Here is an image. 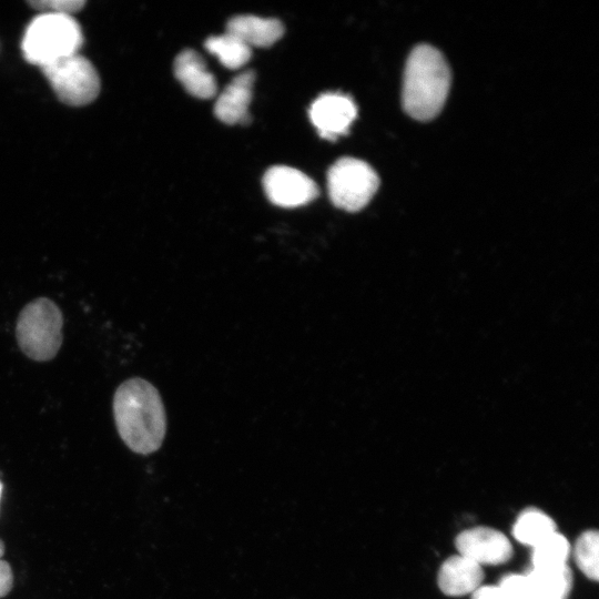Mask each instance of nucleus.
I'll return each instance as SVG.
<instances>
[{
	"label": "nucleus",
	"mask_w": 599,
	"mask_h": 599,
	"mask_svg": "<svg viewBox=\"0 0 599 599\" xmlns=\"http://www.w3.org/2000/svg\"><path fill=\"white\" fill-rule=\"evenodd\" d=\"M113 416L123 443L134 453L156 451L165 437V409L159 390L148 380H124L113 395Z\"/></svg>",
	"instance_id": "nucleus-1"
},
{
	"label": "nucleus",
	"mask_w": 599,
	"mask_h": 599,
	"mask_svg": "<svg viewBox=\"0 0 599 599\" xmlns=\"http://www.w3.org/2000/svg\"><path fill=\"white\" fill-rule=\"evenodd\" d=\"M450 87V71L443 54L420 44L409 54L404 73L403 105L414 119L426 121L443 109Z\"/></svg>",
	"instance_id": "nucleus-2"
},
{
	"label": "nucleus",
	"mask_w": 599,
	"mask_h": 599,
	"mask_svg": "<svg viewBox=\"0 0 599 599\" xmlns=\"http://www.w3.org/2000/svg\"><path fill=\"white\" fill-rule=\"evenodd\" d=\"M83 43L72 16L40 13L27 27L21 48L26 60L40 68L78 53Z\"/></svg>",
	"instance_id": "nucleus-3"
},
{
	"label": "nucleus",
	"mask_w": 599,
	"mask_h": 599,
	"mask_svg": "<svg viewBox=\"0 0 599 599\" xmlns=\"http://www.w3.org/2000/svg\"><path fill=\"white\" fill-rule=\"evenodd\" d=\"M62 328L63 314L59 306L47 297H39L21 309L16 337L27 357L48 362L55 357L62 345Z\"/></svg>",
	"instance_id": "nucleus-4"
},
{
	"label": "nucleus",
	"mask_w": 599,
	"mask_h": 599,
	"mask_svg": "<svg viewBox=\"0 0 599 599\" xmlns=\"http://www.w3.org/2000/svg\"><path fill=\"white\" fill-rule=\"evenodd\" d=\"M379 185L378 175L366 162L338 159L327 172V189L333 204L348 212L362 210Z\"/></svg>",
	"instance_id": "nucleus-5"
},
{
	"label": "nucleus",
	"mask_w": 599,
	"mask_h": 599,
	"mask_svg": "<svg viewBox=\"0 0 599 599\" xmlns=\"http://www.w3.org/2000/svg\"><path fill=\"white\" fill-rule=\"evenodd\" d=\"M57 97L69 105H85L100 92V78L93 64L79 53L41 68Z\"/></svg>",
	"instance_id": "nucleus-6"
},
{
	"label": "nucleus",
	"mask_w": 599,
	"mask_h": 599,
	"mask_svg": "<svg viewBox=\"0 0 599 599\" xmlns=\"http://www.w3.org/2000/svg\"><path fill=\"white\" fill-rule=\"evenodd\" d=\"M268 200L281 207H297L315 200L316 183L297 169L286 165L270 167L263 176Z\"/></svg>",
	"instance_id": "nucleus-7"
},
{
	"label": "nucleus",
	"mask_w": 599,
	"mask_h": 599,
	"mask_svg": "<svg viewBox=\"0 0 599 599\" xmlns=\"http://www.w3.org/2000/svg\"><path fill=\"white\" fill-rule=\"evenodd\" d=\"M458 554L483 567L501 565L512 556L509 539L499 530L490 527H474L461 531L455 541Z\"/></svg>",
	"instance_id": "nucleus-8"
},
{
	"label": "nucleus",
	"mask_w": 599,
	"mask_h": 599,
	"mask_svg": "<svg viewBox=\"0 0 599 599\" xmlns=\"http://www.w3.org/2000/svg\"><path fill=\"white\" fill-rule=\"evenodd\" d=\"M357 116L351 97L329 92L321 94L309 108V119L323 139L335 140L346 134Z\"/></svg>",
	"instance_id": "nucleus-9"
},
{
	"label": "nucleus",
	"mask_w": 599,
	"mask_h": 599,
	"mask_svg": "<svg viewBox=\"0 0 599 599\" xmlns=\"http://www.w3.org/2000/svg\"><path fill=\"white\" fill-rule=\"evenodd\" d=\"M255 73L246 70L238 73L219 94L214 104L215 116L226 124H247L251 120L248 105L253 95Z\"/></svg>",
	"instance_id": "nucleus-10"
},
{
	"label": "nucleus",
	"mask_w": 599,
	"mask_h": 599,
	"mask_svg": "<svg viewBox=\"0 0 599 599\" xmlns=\"http://www.w3.org/2000/svg\"><path fill=\"white\" fill-rule=\"evenodd\" d=\"M483 579V567L459 554L441 564L437 577L439 589L451 597L473 593L481 586Z\"/></svg>",
	"instance_id": "nucleus-11"
},
{
	"label": "nucleus",
	"mask_w": 599,
	"mask_h": 599,
	"mask_svg": "<svg viewBox=\"0 0 599 599\" xmlns=\"http://www.w3.org/2000/svg\"><path fill=\"white\" fill-rule=\"evenodd\" d=\"M174 75L185 90L200 99L216 94L215 78L207 70L203 58L192 49L181 51L174 60Z\"/></svg>",
	"instance_id": "nucleus-12"
},
{
	"label": "nucleus",
	"mask_w": 599,
	"mask_h": 599,
	"mask_svg": "<svg viewBox=\"0 0 599 599\" xmlns=\"http://www.w3.org/2000/svg\"><path fill=\"white\" fill-rule=\"evenodd\" d=\"M226 32L238 38L251 49L252 47L266 48L282 38L284 26L277 19L241 14L229 20Z\"/></svg>",
	"instance_id": "nucleus-13"
},
{
	"label": "nucleus",
	"mask_w": 599,
	"mask_h": 599,
	"mask_svg": "<svg viewBox=\"0 0 599 599\" xmlns=\"http://www.w3.org/2000/svg\"><path fill=\"white\" fill-rule=\"evenodd\" d=\"M534 599H567L572 587V572L568 565L530 568L525 573Z\"/></svg>",
	"instance_id": "nucleus-14"
},
{
	"label": "nucleus",
	"mask_w": 599,
	"mask_h": 599,
	"mask_svg": "<svg viewBox=\"0 0 599 599\" xmlns=\"http://www.w3.org/2000/svg\"><path fill=\"white\" fill-rule=\"evenodd\" d=\"M557 531L556 522L542 510L528 507L516 518L512 526L514 538L531 548Z\"/></svg>",
	"instance_id": "nucleus-15"
},
{
	"label": "nucleus",
	"mask_w": 599,
	"mask_h": 599,
	"mask_svg": "<svg viewBox=\"0 0 599 599\" xmlns=\"http://www.w3.org/2000/svg\"><path fill=\"white\" fill-rule=\"evenodd\" d=\"M204 47L225 68L232 70L242 68L252 57V49L229 32L207 38Z\"/></svg>",
	"instance_id": "nucleus-16"
},
{
	"label": "nucleus",
	"mask_w": 599,
	"mask_h": 599,
	"mask_svg": "<svg viewBox=\"0 0 599 599\" xmlns=\"http://www.w3.org/2000/svg\"><path fill=\"white\" fill-rule=\"evenodd\" d=\"M570 554L568 539L556 531L535 547H532V568H549L567 565Z\"/></svg>",
	"instance_id": "nucleus-17"
},
{
	"label": "nucleus",
	"mask_w": 599,
	"mask_h": 599,
	"mask_svg": "<svg viewBox=\"0 0 599 599\" xmlns=\"http://www.w3.org/2000/svg\"><path fill=\"white\" fill-rule=\"evenodd\" d=\"M573 558L578 568L590 580L599 577V534L597 530H586L576 540Z\"/></svg>",
	"instance_id": "nucleus-18"
},
{
	"label": "nucleus",
	"mask_w": 599,
	"mask_h": 599,
	"mask_svg": "<svg viewBox=\"0 0 599 599\" xmlns=\"http://www.w3.org/2000/svg\"><path fill=\"white\" fill-rule=\"evenodd\" d=\"M501 599H534L525 573H507L497 585Z\"/></svg>",
	"instance_id": "nucleus-19"
},
{
	"label": "nucleus",
	"mask_w": 599,
	"mask_h": 599,
	"mask_svg": "<svg viewBox=\"0 0 599 599\" xmlns=\"http://www.w3.org/2000/svg\"><path fill=\"white\" fill-rule=\"evenodd\" d=\"M40 13H57L72 16L85 4L82 0H37L29 2Z\"/></svg>",
	"instance_id": "nucleus-20"
},
{
	"label": "nucleus",
	"mask_w": 599,
	"mask_h": 599,
	"mask_svg": "<svg viewBox=\"0 0 599 599\" xmlns=\"http://www.w3.org/2000/svg\"><path fill=\"white\" fill-rule=\"evenodd\" d=\"M13 585V575L10 565L0 559V598L7 596Z\"/></svg>",
	"instance_id": "nucleus-21"
},
{
	"label": "nucleus",
	"mask_w": 599,
	"mask_h": 599,
	"mask_svg": "<svg viewBox=\"0 0 599 599\" xmlns=\"http://www.w3.org/2000/svg\"><path fill=\"white\" fill-rule=\"evenodd\" d=\"M471 599H501V595L497 585H481L471 593Z\"/></svg>",
	"instance_id": "nucleus-22"
},
{
	"label": "nucleus",
	"mask_w": 599,
	"mask_h": 599,
	"mask_svg": "<svg viewBox=\"0 0 599 599\" xmlns=\"http://www.w3.org/2000/svg\"><path fill=\"white\" fill-rule=\"evenodd\" d=\"M3 554H4V545L2 540L0 539V559L2 558Z\"/></svg>",
	"instance_id": "nucleus-23"
},
{
	"label": "nucleus",
	"mask_w": 599,
	"mask_h": 599,
	"mask_svg": "<svg viewBox=\"0 0 599 599\" xmlns=\"http://www.w3.org/2000/svg\"><path fill=\"white\" fill-rule=\"evenodd\" d=\"M1 491H2V485H1V483H0V497H1Z\"/></svg>",
	"instance_id": "nucleus-24"
}]
</instances>
